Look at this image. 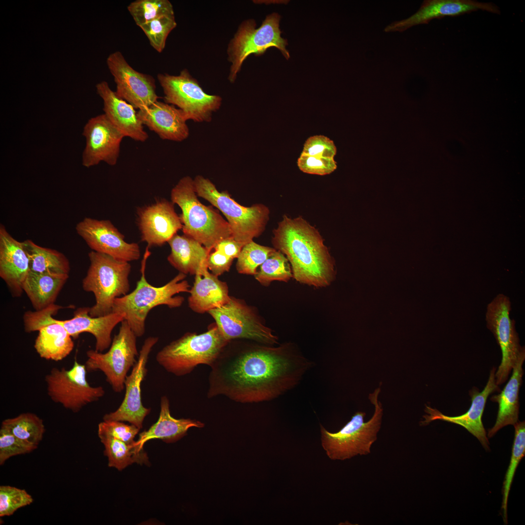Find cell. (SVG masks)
<instances>
[{"label": "cell", "mask_w": 525, "mask_h": 525, "mask_svg": "<svg viewBox=\"0 0 525 525\" xmlns=\"http://www.w3.org/2000/svg\"><path fill=\"white\" fill-rule=\"evenodd\" d=\"M313 366L290 343L231 353L224 349L210 367L207 397L223 395L244 403L269 401L296 386Z\"/></svg>", "instance_id": "cell-1"}, {"label": "cell", "mask_w": 525, "mask_h": 525, "mask_svg": "<svg viewBox=\"0 0 525 525\" xmlns=\"http://www.w3.org/2000/svg\"><path fill=\"white\" fill-rule=\"evenodd\" d=\"M273 233L274 248L285 256L297 281L321 288L334 280V260L318 229L303 217L283 215Z\"/></svg>", "instance_id": "cell-2"}, {"label": "cell", "mask_w": 525, "mask_h": 525, "mask_svg": "<svg viewBox=\"0 0 525 525\" xmlns=\"http://www.w3.org/2000/svg\"><path fill=\"white\" fill-rule=\"evenodd\" d=\"M147 246L141 262V277L136 288L124 296L116 298L112 313L122 314L137 337L142 336L145 331V320L153 308L161 305L170 308L180 307L184 300L180 293H189L191 286L185 280L186 275L179 273L163 286L156 287L150 284L145 278L146 262L151 254Z\"/></svg>", "instance_id": "cell-3"}, {"label": "cell", "mask_w": 525, "mask_h": 525, "mask_svg": "<svg viewBox=\"0 0 525 525\" xmlns=\"http://www.w3.org/2000/svg\"><path fill=\"white\" fill-rule=\"evenodd\" d=\"M171 200L181 209L179 217L184 234L210 251L220 241L232 237L228 221L216 210L200 202L191 177L185 176L180 179L171 190Z\"/></svg>", "instance_id": "cell-4"}, {"label": "cell", "mask_w": 525, "mask_h": 525, "mask_svg": "<svg viewBox=\"0 0 525 525\" xmlns=\"http://www.w3.org/2000/svg\"><path fill=\"white\" fill-rule=\"evenodd\" d=\"M229 342L215 323L203 333H185L161 349L156 359L167 372L182 376L199 365L210 367Z\"/></svg>", "instance_id": "cell-5"}, {"label": "cell", "mask_w": 525, "mask_h": 525, "mask_svg": "<svg viewBox=\"0 0 525 525\" xmlns=\"http://www.w3.org/2000/svg\"><path fill=\"white\" fill-rule=\"evenodd\" d=\"M193 182L197 195L225 216L235 240L245 245L263 232L269 220L268 207L260 203L250 207L241 205L227 191L219 192L214 183L201 175H196Z\"/></svg>", "instance_id": "cell-6"}, {"label": "cell", "mask_w": 525, "mask_h": 525, "mask_svg": "<svg viewBox=\"0 0 525 525\" xmlns=\"http://www.w3.org/2000/svg\"><path fill=\"white\" fill-rule=\"evenodd\" d=\"M88 257L90 265L82 286L85 291L92 292L95 298L89 314L92 317L106 315L112 313L115 299L129 291L131 266L129 262L93 250Z\"/></svg>", "instance_id": "cell-7"}, {"label": "cell", "mask_w": 525, "mask_h": 525, "mask_svg": "<svg viewBox=\"0 0 525 525\" xmlns=\"http://www.w3.org/2000/svg\"><path fill=\"white\" fill-rule=\"evenodd\" d=\"M380 392V388L378 387L369 395L375 410L367 422L364 421L366 413L357 412L337 432H330L320 424L322 446L330 459L344 460L370 453L382 422L383 410L378 399Z\"/></svg>", "instance_id": "cell-8"}, {"label": "cell", "mask_w": 525, "mask_h": 525, "mask_svg": "<svg viewBox=\"0 0 525 525\" xmlns=\"http://www.w3.org/2000/svg\"><path fill=\"white\" fill-rule=\"evenodd\" d=\"M280 19V16L278 13L271 14L258 28H256L254 19L242 22L227 49L228 60L231 63L228 80L231 83L235 81L243 62L251 54L259 56L268 48L275 47L287 60L289 58V52L286 49L287 41L281 36Z\"/></svg>", "instance_id": "cell-9"}, {"label": "cell", "mask_w": 525, "mask_h": 525, "mask_svg": "<svg viewBox=\"0 0 525 525\" xmlns=\"http://www.w3.org/2000/svg\"><path fill=\"white\" fill-rule=\"evenodd\" d=\"M157 77L163 90L165 103L180 109L187 120L209 122L213 113L221 106V97L206 93L186 69L178 75L164 73Z\"/></svg>", "instance_id": "cell-10"}, {"label": "cell", "mask_w": 525, "mask_h": 525, "mask_svg": "<svg viewBox=\"0 0 525 525\" xmlns=\"http://www.w3.org/2000/svg\"><path fill=\"white\" fill-rule=\"evenodd\" d=\"M118 333L112 339L109 350L105 353L89 350L87 351V371H101L114 391L120 393L125 388L127 373L137 361L139 354L137 348V336L127 322L123 320Z\"/></svg>", "instance_id": "cell-11"}, {"label": "cell", "mask_w": 525, "mask_h": 525, "mask_svg": "<svg viewBox=\"0 0 525 525\" xmlns=\"http://www.w3.org/2000/svg\"><path fill=\"white\" fill-rule=\"evenodd\" d=\"M87 371L85 365L79 363L76 359L69 369L53 368L45 377L48 396L53 402L74 413L98 401L105 391L102 386L89 384Z\"/></svg>", "instance_id": "cell-12"}, {"label": "cell", "mask_w": 525, "mask_h": 525, "mask_svg": "<svg viewBox=\"0 0 525 525\" xmlns=\"http://www.w3.org/2000/svg\"><path fill=\"white\" fill-rule=\"evenodd\" d=\"M511 310L509 298L503 294L497 295L487 306L486 313L487 327L493 333L502 351V360L495 372L499 385L508 379L522 350L516 330L515 321L510 317Z\"/></svg>", "instance_id": "cell-13"}, {"label": "cell", "mask_w": 525, "mask_h": 525, "mask_svg": "<svg viewBox=\"0 0 525 525\" xmlns=\"http://www.w3.org/2000/svg\"><path fill=\"white\" fill-rule=\"evenodd\" d=\"M224 337L230 341L246 339L266 345L278 344V338L264 326L253 310L233 297L224 305L208 312Z\"/></svg>", "instance_id": "cell-14"}, {"label": "cell", "mask_w": 525, "mask_h": 525, "mask_svg": "<svg viewBox=\"0 0 525 525\" xmlns=\"http://www.w3.org/2000/svg\"><path fill=\"white\" fill-rule=\"evenodd\" d=\"M63 307L53 304L47 308L35 312L27 311L23 316L26 332L38 331L34 347L40 357L59 361L72 351L71 336L57 319L52 317Z\"/></svg>", "instance_id": "cell-15"}, {"label": "cell", "mask_w": 525, "mask_h": 525, "mask_svg": "<svg viewBox=\"0 0 525 525\" xmlns=\"http://www.w3.org/2000/svg\"><path fill=\"white\" fill-rule=\"evenodd\" d=\"M158 341V337L147 338L139 352L137 362L130 374L126 377L124 399L116 410L105 414L104 421H127L140 429L143 420L151 408L143 406L141 399V385L145 377L148 357L153 347Z\"/></svg>", "instance_id": "cell-16"}, {"label": "cell", "mask_w": 525, "mask_h": 525, "mask_svg": "<svg viewBox=\"0 0 525 525\" xmlns=\"http://www.w3.org/2000/svg\"><path fill=\"white\" fill-rule=\"evenodd\" d=\"M75 229L93 251L129 262L140 258L139 245L126 242L124 236L109 220L86 217L77 224Z\"/></svg>", "instance_id": "cell-17"}, {"label": "cell", "mask_w": 525, "mask_h": 525, "mask_svg": "<svg viewBox=\"0 0 525 525\" xmlns=\"http://www.w3.org/2000/svg\"><path fill=\"white\" fill-rule=\"evenodd\" d=\"M82 135L86 139L82 157L83 166L89 168L102 161L110 166L116 164L125 136L104 113L89 119Z\"/></svg>", "instance_id": "cell-18"}, {"label": "cell", "mask_w": 525, "mask_h": 525, "mask_svg": "<svg viewBox=\"0 0 525 525\" xmlns=\"http://www.w3.org/2000/svg\"><path fill=\"white\" fill-rule=\"evenodd\" d=\"M106 64L116 84V94L135 108L139 110L158 101L154 79L135 70L120 52L109 54Z\"/></svg>", "instance_id": "cell-19"}, {"label": "cell", "mask_w": 525, "mask_h": 525, "mask_svg": "<svg viewBox=\"0 0 525 525\" xmlns=\"http://www.w3.org/2000/svg\"><path fill=\"white\" fill-rule=\"evenodd\" d=\"M174 205L161 199L138 210L141 240L149 247L162 246L182 229V224Z\"/></svg>", "instance_id": "cell-20"}, {"label": "cell", "mask_w": 525, "mask_h": 525, "mask_svg": "<svg viewBox=\"0 0 525 525\" xmlns=\"http://www.w3.org/2000/svg\"><path fill=\"white\" fill-rule=\"evenodd\" d=\"M482 10L499 14L498 7L491 3H484L470 0H426L417 12L402 20L392 22L384 31L403 32L420 24H428L434 19L454 17Z\"/></svg>", "instance_id": "cell-21"}, {"label": "cell", "mask_w": 525, "mask_h": 525, "mask_svg": "<svg viewBox=\"0 0 525 525\" xmlns=\"http://www.w3.org/2000/svg\"><path fill=\"white\" fill-rule=\"evenodd\" d=\"M495 371L496 368L493 367L487 383L481 392L476 389L470 391L472 403L466 413L458 416H448L435 408L426 405L425 412L427 414L423 416L424 420L420 421V425H427L436 420H441L459 425L475 437L483 447L486 450H489V442L482 423V416L489 396L500 390L495 379Z\"/></svg>", "instance_id": "cell-22"}, {"label": "cell", "mask_w": 525, "mask_h": 525, "mask_svg": "<svg viewBox=\"0 0 525 525\" xmlns=\"http://www.w3.org/2000/svg\"><path fill=\"white\" fill-rule=\"evenodd\" d=\"M29 271V260L22 242L14 238L0 224V277L13 297L21 296L23 284Z\"/></svg>", "instance_id": "cell-23"}, {"label": "cell", "mask_w": 525, "mask_h": 525, "mask_svg": "<svg viewBox=\"0 0 525 525\" xmlns=\"http://www.w3.org/2000/svg\"><path fill=\"white\" fill-rule=\"evenodd\" d=\"M137 114L143 125L162 140L182 141L189 136L188 120L183 112L174 105L158 101L138 110Z\"/></svg>", "instance_id": "cell-24"}, {"label": "cell", "mask_w": 525, "mask_h": 525, "mask_svg": "<svg viewBox=\"0 0 525 525\" xmlns=\"http://www.w3.org/2000/svg\"><path fill=\"white\" fill-rule=\"evenodd\" d=\"M96 91L103 102L104 114L125 137L144 142L148 138L135 108L119 97L108 84L102 81L96 86Z\"/></svg>", "instance_id": "cell-25"}, {"label": "cell", "mask_w": 525, "mask_h": 525, "mask_svg": "<svg viewBox=\"0 0 525 525\" xmlns=\"http://www.w3.org/2000/svg\"><path fill=\"white\" fill-rule=\"evenodd\" d=\"M89 308H79L71 319L57 320L73 338H76L82 332L92 334L96 340L95 350L102 352L110 347L112 331L124 320V315L111 313L105 316L92 317L89 314Z\"/></svg>", "instance_id": "cell-26"}, {"label": "cell", "mask_w": 525, "mask_h": 525, "mask_svg": "<svg viewBox=\"0 0 525 525\" xmlns=\"http://www.w3.org/2000/svg\"><path fill=\"white\" fill-rule=\"evenodd\" d=\"M189 293V307L200 314L224 305L231 298L227 283L209 272L207 265L195 275L194 282Z\"/></svg>", "instance_id": "cell-27"}, {"label": "cell", "mask_w": 525, "mask_h": 525, "mask_svg": "<svg viewBox=\"0 0 525 525\" xmlns=\"http://www.w3.org/2000/svg\"><path fill=\"white\" fill-rule=\"evenodd\" d=\"M525 360V349H524L512 369V375L503 390L490 398L492 402L498 403V411L494 425L488 431V438L492 437L506 426L514 425L519 420V394L522 383L524 374L522 366Z\"/></svg>", "instance_id": "cell-28"}, {"label": "cell", "mask_w": 525, "mask_h": 525, "mask_svg": "<svg viewBox=\"0 0 525 525\" xmlns=\"http://www.w3.org/2000/svg\"><path fill=\"white\" fill-rule=\"evenodd\" d=\"M160 410L158 421L147 430L139 434L138 440L134 445L140 451L143 450V445L153 439H159L166 443L175 442L187 435L189 428H202L204 424L200 421L191 419H177L170 413V402L166 396L160 399Z\"/></svg>", "instance_id": "cell-29"}, {"label": "cell", "mask_w": 525, "mask_h": 525, "mask_svg": "<svg viewBox=\"0 0 525 525\" xmlns=\"http://www.w3.org/2000/svg\"><path fill=\"white\" fill-rule=\"evenodd\" d=\"M167 243L171 247L167 260L180 273L195 275L207 265L210 251L193 238L176 234Z\"/></svg>", "instance_id": "cell-30"}, {"label": "cell", "mask_w": 525, "mask_h": 525, "mask_svg": "<svg viewBox=\"0 0 525 525\" xmlns=\"http://www.w3.org/2000/svg\"><path fill=\"white\" fill-rule=\"evenodd\" d=\"M68 278L67 274L29 271L22 288L34 308L35 311H40L54 304Z\"/></svg>", "instance_id": "cell-31"}, {"label": "cell", "mask_w": 525, "mask_h": 525, "mask_svg": "<svg viewBox=\"0 0 525 525\" xmlns=\"http://www.w3.org/2000/svg\"><path fill=\"white\" fill-rule=\"evenodd\" d=\"M22 244L28 256L30 271L69 275V261L63 253L39 246L30 240H25Z\"/></svg>", "instance_id": "cell-32"}, {"label": "cell", "mask_w": 525, "mask_h": 525, "mask_svg": "<svg viewBox=\"0 0 525 525\" xmlns=\"http://www.w3.org/2000/svg\"><path fill=\"white\" fill-rule=\"evenodd\" d=\"M104 445V455L108 460V466L121 471L133 463L149 465L147 454L140 451L133 444H129L110 437H99Z\"/></svg>", "instance_id": "cell-33"}, {"label": "cell", "mask_w": 525, "mask_h": 525, "mask_svg": "<svg viewBox=\"0 0 525 525\" xmlns=\"http://www.w3.org/2000/svg\"><path fill=\"white\" fill-rule=\"evenodd\" d=\"M1 427L17 438L38 446L45 431L43 420L33 413H23L17 417L4 420Z\"/></svg>", "instance_id": "cell-34"}, {"label": "cell", "mask_w": 525, "mask_h": 525, "mask_svg": "<svg viewBox=\"0 0 525 525\" xmlns=\"http://www.w3.org/2000/svg\"><path fill=\"white\" fill-rule=\"evenodd\" d=\"M254 277L262 285L267 286L275 280L287 282L293 278V274L285 256L275 249L260 266Z\"/></svg>", "instance_id": "cell-35"}, {"label": "cell", "mask_w": 525, "mask_h": 525, "mask_svg": "<svg viewBox=\"0 0 525 525\" xmlns=\"http://www.w3.org/2000/svg\"><path fill=\"white\" fill-rule=\"evenodd\" d=\"M513 426L515 428V435L512 454L503 488L502 508L505 523L507 522L508 501L512 480L517 466L525 454V422L524 421L518 420Z\"/></svg>", "instance_id": "cell-36"}, {"label": "cell", "mask_w": 525, "mask_h": 525, "mask_svg": "<svg viewBox=\"0 0 525 525\" xmlns=\"http://www.w3.org/2000/svg\"><path fill=\"white\" fill-rule=\"evenodd\" d=\"M127 9L139 27L161 16L175 15L168 0H137L131 2Z\"/></svg>", "instance_id": "cell-37"}, {"label": "cell", "mask_w": 525, "mask_h": 525, "mask_svg": "<svg viewBox=\"0 0 525 525\" xmlns=\"http://www.w3.org/2000/svg\"><path fill=\"white\" fill-rule=\"evenodd\" d=\"M275 249L260 245L252 241L242 248L237 259L236 270L240 274L255 275L257 269Z\"/></svg>", "instance_id": "cell-38"}, {"label": "cell", "mask_w": 525, "mask_h": 525, "mask_svg": "<svg viewBox=\"0 0 525 525\" xmlns=\"http://www.w3.org/2000/svg\"><path fill=\"white\" fill-rule=\"evenodd\" d=\"M175 15L161 16L139 26L150 45L158 52L164 50L167 37L176 26Z\"/></svg>", "instance_id": "cell-39"}, {"label": "cell", "mask_w": 525, "mask_h": 525, "mask_svg": "<svg viewBox=\"0 0 525 525\" xmlns=\"http://www.w3.org/2000/svg\"><path fill=\"white\" fill-rule=\"evenodd\" d=\"M33 498L25 490L10 486L0 487V517L13 515L18 509L30 505Z\"/></svg>", "instance_id": "cell-40"}, {"label": "cell", "mask_w": 525, "mask_h": 525, "mask_svg": "<svg viewBox=\"0 0 525 525\" xmlns=\"http://www.w3.org/2000/svg\"><path fill=\"white\" fill-rule=\"evenodd\" d=\"M37 446L23 440L1 427L0 429V465H2L10 457L29 454Z\"/></svg>", "instance_id": "cell-41"}, {"label": "cell", "mask_w": 525, "mask_h": 525, "mask_svg": "<svg viewBox=\"0 0 525 525\" xmlns=\"http://www.w3.org/2000/svg\"><path fill=\"white\" fill-rule=\"evenodd\" d=\"M140 430L133 424H126L122 421L103 420L98 425V434L99 437H110L134 445V438Z\"/></svg>", "instance_id": "cell-42"}, {"label": "cell", "mask_w": 525, "mask_h": 525, "mask_svg": "<svg viewBox=\"0 0 525 525\" xmlns=\"http://www.w3.org/2000/svg\"><path fill=\"white\" fill-rule=\"evenodd\" d=\"M297 165L303 173L324 175L332 173L337 168L334 158L309 156L301 153Z\"/></svg>", "instance_id": "cell-43"}, {"label": "cell", "mask_w": 525, "mask_h": 525, "mask_svg": "<svg viewBox=\"0 0 525 525\" xmlns=\"http://www.w3.org/2000/svg\"><path fill=\"white\" fill-rule=\"evenodd\" d=\"M336 147L330 138L322 135L308 138L305 141L302 153L315 157L334 158Z\"/></svg>", "instance_id": "cell-44"}, {"label": "cell", "mask_w": 525, "mask_h": 525, "mask_svg": "<svg viewBox=\"0 0 525 525\" xmlns=\"http://www.w3.org/2000/svg\"><path fill=\"white\" fill-rule=\"evenodd\" d=\"M214 249V251L210 252L208 255L207 265L212 274L218 277L229 270L233 259L227 256L220 250Z\"/></svg>", "instance_id": "cell-45"}, {"label": "cell", "mask_w": 525, "mask_h": 525, "mask_svg": "<svg viewBox=\"0 0 525 525\" xmlns=\"http://www.w3.org/2000/svg\"><path fill=\"white\" fill-rule=\"evenodd\" d=\"M245 245L237 241L233 237H229L219 242L213 249L220 250L227 256L234 260L238 257Z\"/></svg>", "instance_id": "cell-46"}]
</instances>
